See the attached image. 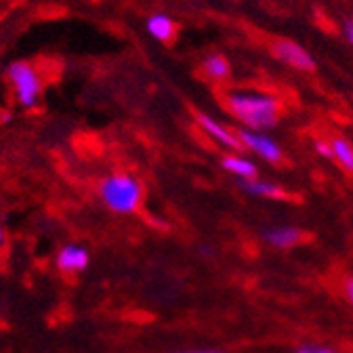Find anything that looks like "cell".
I'll use <instances>...</instances> for the list:
<instances>
[{"label": "cell", "mask_w": 353, "mask_h": 353, "mask_svg": "<svg viewBox=\"0 0 353 353\" xmlns=\"http://www.w3.org/2000/svg\"><path fill=\"white\" fill-rule=\"evenodd\" d=\"M230 112L252 130H265L278 124L280 101L272 95L261 93H232L228 97Z\"/></svg>", "instance_id": "1"}, {"label": "cell", "mask_w": 353, "mask_h": 353, "mask_svg": "<svg viewBox=\"0 0 353 353\" xmlns=\"http://www.w3.org/2000/svg\"><path fill=\"white\" fill-rule=\"evenodd\" d=\"M99 198L105 208H110L116 214H132L143 200V188L141 183L126 172H114L108 174L105 179L99 181Z\"/></svg>", "instance_id": "2"}, {"label": "cell", "mask_w": 353, "mask_h": 353, "mask_svg": "<svg viewBox=\"0 0 353 353\" xmlns=\"http://www.w3.org/2000/svg\"><path fill=\"white\" fill-rule=\"evenodd\" d=\"M7 82L13 91L15 103L23 110H34L42 95V78L34 63L13 61L7 68Z\"/></svg>", "instance_id": "3"}, {"label": "cell", "mask_w": 353, "mask_h": 353, "mask_svg": "<svg viewBox=\"0 0 353 353\" xmlns=\"http://www.w3.org/2000/svg\"><path fill=\"white\" fill-rule=\"evenodd\" d=\"M238 139L242 143V148H248L250 152H254L259 158L268 160L270 164H278L282 162V148L261 130H252V128H242L238 130Z\"/></svg>", "instance_id": "4"}, {"label": "cell", "mask_w": 353, "mask_h": 353, "mask_svg": "<svg viewBox=\"0 0 353 353\" xmlns=\"http://www.w3.org/2000/svg\"><path fill=\"white\" fill-rule=\"evenodd\" d=\"M274 53H276V57L282 61V63H286V65H290V68H294V70H303V72H314L316 70V61H314V57L309 55L301 44H296L294 40H278L276 44H274Z\"/></svg>", "instance_id": "5"}, {"label": "cell", "mask_w": 353, "mask_h": 353, "mask_svg": "<svg viewBox=\"0 0 353 353\" xmlns=\"http://www.w3.org/2000/svg\"><path fill=\"white\" fill-rule=\"evenodd\" d=\"M88 263H91V254L82 244H63L55 254V265L61 274H82Z\"/></svg>", "instance_id": "6"}, {"label": "cell", "mask_w": 353, "mask_h": 353, "mask_svg": "<svg viewBox=\"0 0 353 353\" xmlns=\"http://www.w3.org/2000/svg\"><path fill=\"white\" fill-rule=\"evenodd\" d=\"M198 122L204 128L206 135H210L216 143H221L223 148H228V150H240L242 148V143L238 139V132H232L230 128H225L223 124L216 122L214 118H210L206 114H200L198 116Z\"/></svg>", "instance_id": "7"}, {"label": "cell", "mask_w": 353, "mask_h": 353, "mask_svg": "<svg viewBox=\"0 0 353 353\" xmlns=\"http://www.w3.org/2000/svg\"><path fill=\"white\" fill-rule=\"evenodd\" d=\"M263 238L274 248L286 250V248H292L294 244L301 242V232L296 228H292V225H276V228L265 230Z\"/></svg>", "instance_id": "8"}, {"label": "cell", "mask_w": 353, "mask_h": 353, "mask_svg": "<svg viewBox=\"0 0 353 353\" xmlns=\"http://www.w3.org/2000/svg\"><path fill=\"white\" fill-rule=\"evenodd\" d=\"M145 28H148L150 36L156 38L158 42H170L174 38V32H176V23L164 13L152 15L145 23Z\"/></svg>", "instance_id": "9"}, {"label": "cell", "mask_w": 353, "mask_h": 353, "mask_svg": "<svg viewBox=\"0 0 353 353\" xmlns=\"http://www.w3.org/2000/svg\"><path fill=\"white\" fill-rule=\"evenodd\" d=\"M223 168L232 174H236L240 181H248V179H256V166L254 162H250L248 158L244 156H238V154H230L221 160Z\"/></svg>", "instance_id": "10"}, {"label": "cell", "mask_w": 353, "mask_h": 353, "mask_svg": "<svg viewBox=\"0 0 353 353\" xmlns=\"http://www.w3.org/2000/svg\"><path fill=\"white\" fill-rule=\"evenodd\" d=\"M240 188L244 192H248L250 196L256 198H270V200H280L284 198V190L272 181H259V179H248V181H240Z\"/></svg>", "instance_id": "11"}, {"label": "cell", "mask_w": 353, "mask_h": 353, "mask_svg": "<svg viewBox=\"0 0 353 353\" xmlns=\"http://www.w3.org/2000/svg\"><path fill=\"white\" fill-rule=\"evenodd\" d=\"M330 145H332V160L345 172H353V145L343 137H334Z\"/></svg>", "instance_id": "12"}, {"label": "cell", "mask_w": 353, "mask_h": 353, "mask_svg": "<svg viewBox=\"0 0 353 353\" xmlns=\"http://www.w3.org/2000/svg\"><path fill=\"white\" fill-rule=\"evenodd\" d=\"M202 72L210 78V80H225L232 74V65L223 55H210L204 59L202 63Z\"/></svg>", "instance_id": "13"}, {"label": "cell", "mask_w": 353, "mask_h": 353, "mask_svg": "<svg viewBox=\"0 0 353 353\" xmlns=\"http://www.w3.org/2000/svg\"><path fill=\"white\" fill-rule=\"evenodd\" d=\"M296 353H339L330 347H324V345H301L296 349Z\"/></svg>", "instance_id": "14"}, {"label": "cell", "mask_w": 353, "mask_h": 353, "mask_svg": "<svg viewBox=\"0 0 353 353\" xmlns=\"http://www.w3.org/2000/svg\"><path fill=\"white\" fill-rule=\"evenodd\" d=\"M316 150H318V154H320V156H324V158H330V160H332V145H330V143L316 141Z\"/></svg>", "instance_id": "15"}, {"label": "cell", "mask_w": 353, "mask_h": 353, "mask_svg": "<svg viewBox=\"0 0 353 353\" xmlns=\"http://www.w3.org/2000/svg\"><path fill=\"white\" fill-rule=\"evenodd\" d=\"M343 32H345V38L353 44V17H347L343 21Z\"/></svg>", "instance_id": "16"}, {"label": "cell", "mask_w": 353, "mask_h": 353, "mask_svg": "<svg viewBox=\"0 0 353 353\" xmlns=\"http://www.w3.org/2000/svg\"><path fill=\"white\" fill-rule=\"evenodd\" d=\"M174 353H225L221 349H188V351H174Z\"/></svg>", "instance_id": "17"}, {"label": "cell", "mask_w": 353, "mask_h": 353, "mask_svg": "<svg viewBox=\"0 0 353 353\" xmlns=\"http://www.w3.org/2000/svg\"><path fill=\"white\" fill-rule=\"evenodd\" d=\"M5 238H7V234H5V228L0 225V250H3V246H5Z\"/></svg>", "instance_id": "18"}, {"label": "cell", "mask_w": 353, "mask_h": 353, "mask_svg": "<svg viewBox=\"0 0 353 353\" xmlns=\"http://www.w3.org/2000/svg\"><path fill=\"white\" fill-rule=\"evenodd\" d=\"M347 296H349V301H351V305H353V280L347 284Z\"/></svg>", "instance_id": "19"}]
</instances>
